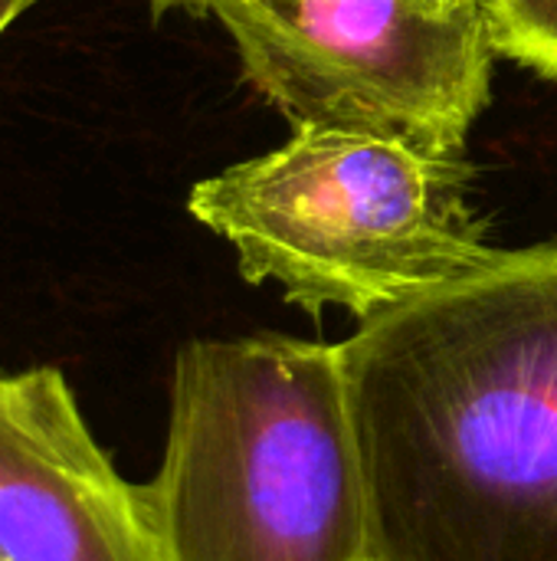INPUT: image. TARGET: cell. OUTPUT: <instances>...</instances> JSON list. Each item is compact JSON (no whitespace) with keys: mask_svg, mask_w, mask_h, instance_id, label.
Masks as SVG:
<instances>
[{"mask_svg":"<svg viewBox=\"0 0 557 561\" xmlns=\"http://www.w3.org/2000/svg\"><path fill=\"white\" fill-rule=\"evenodd\" d=\"M371 561H557V240L338 342Z\"/></svg>","mask_w":557,"mask_h":561,"instance_id":"1","label":"cell"},{"mask_svg":"<svg viewBox=\"0 0 557 561\" xmlns=\"http://www.w3.org/2000/svg\"><path fill=\"white\" fill-rule=\"evenodd\" d=\"M138 500L158 561H371L338 345L272 332L181 345Z\"/></svg>","mask_w":557,"mask_h":561,"instance_id":"2","label":"cell"},{"mask_svg":"<svg viewBox=\"0 0 557 561\" xmlns=\"http://www.w3.org/2000/svg\"><path fill=\"white\" fill-rule=\"evenodd\" d=\"M469 181L466 151L295 125L286 145L197 181L187 210L233 247L246 283L364 322L492 253Z\"/></svg>","mask_w":557,"mask_h":561,"instance_id":"3","label":"cell"},{"mask_svg":"<svg viewBox=\"0 0 557 561\" xmlns=\"http://www.w3.org/2000/svg\"><path fill=\"white\" fill-rule=\"evenodd\" d=\"M243 79L292 125L466 151L489 105L496 39L483 7L417 0H220Z\"/></svg>","mask_w":557,"mask_h":561,"instance_id":"4","label":"cell"},{"mask_svg":"<svg viewBox=\"0 0 557 561\" xmlns=\"http://www.w3.org/2000/svg\"><path fill=\"white\" fill-rule=\"evenodd\" d=\"M0 561H158L59 368L0 375Z\"/></svg>","mask_w":557,"mask_h":561,"instance_id":"5","label":"cell"},{"mask_svg":"<svg viewBox=\"0 0 557 561\" xmlns=\"http://www.w3.org/2000/svg\"><path fill=\"white\" fill-rule=\"evenodd\" d=\"M486 16L502 56L557 79V0H486Z\"/></svg>","mask_w":557,"mask_h":561,"instance_id":"6","label":"cell"},{"mask_svg":"<svg viewBox=\"0 0 557 561\" xmlns=\"http://www.w3.org/2000/svg\"><path fill=\"white\" fill-rule=\"evenodd\" d=\"M213 3H220V0H148V7H151V16H154V20H161L164 13H174V10H187V13H210V10H213Z\"/></svg>","mask_w":557,"mask_h":561,"instance_id":"7","label":"cell"},{"mask_svg":"<svg viewBox=\"0 0 557 561\" xmlns=\"http://www.w3.org/2000/svg\"><path fill=\"white\" fill-rule=\"evenodd\" d=\"M36 3H43V0H0V33H3L16 16H23L30 7H36Z\"/></svg>","mask_w":557,"mask_h":561,"instance_id":"8","label":"cell"},{"mask_svg":"<svg viewBox=\"0 0 557 561\" xmlns=\"http://www.w3.org/2000/svg\"><path fill=\"white\" fill-rule=\"evenodd\" d=\"M417 3H423L427 10H437V13L463 10V7H483V10H486V0H417Z\"/></svg>","mask_w":557,"mask_h":561,"instance_id":"9","label":"cell"}]
</instances>
